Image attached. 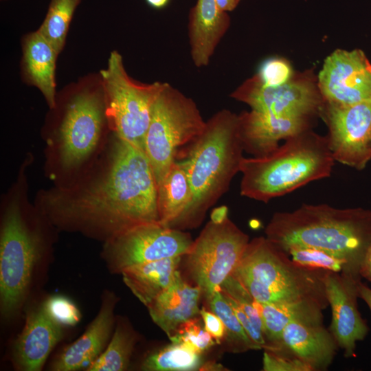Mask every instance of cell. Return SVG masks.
Instances as JSON below:
<instances>
[{
  "mask_svg": "<svg viewBox=\"0 0 371 371\" xmlns=\"http://www.w3.org/2000/svg\"><path fill=\"white\" fill-rule=\"evenodd\" d=\"M171 342L183 344L199 354H203L217 344L205 330L201 315L194 317L181 324L168 337Z\"/></svg>",
  "mask_w": 371,
  "mask_h": 371,
  "instance_id": "obj_30",
  "label": "cell"
},
{
  "mask_svg": "<svg viewBox=\"0 0 371 371\" xmlns=\"http://www.w3.org/2000/svg\"><path fill=\"white\" fill-rule=\"evenodd\" d=\"M34 205L54 225L105 240L159 223L157 183L145 153L113 133L86 170L69 183L38 191Z\"/></svg>",
  "mask_w": 371,
  "mask_h": 371,
  "instance_id": "obj_1",
  "label": "cell"
},
{
  "mask_svg": "<svg viewBox=\"0 0 371 371\" xmlns=\"http://www.w3.org/2000/svg\"><path fill=\"white\" fill-rule=\"evenodd\" d=\"M249 242V236L228 217L226 206L213 210L210 221L183 256L186 272L205 300L232 275Z\"/></svg>",
  "mask_w": 371,
  "mask_h": 371,
  "instance_id": "obj_9",
  "label": "cell"
},
{
  "mask_svg": "<svg viewBox=\"0 0 371 371\" xmlns=\"http://www.w3.org/2000/svg\"><path fill=\"white\" fill-rule=\"evenodd\" d=\"M335 162L326 136L306 130L285 140L268 155L244 157L240 168V195L268 203L329 177Z\"/></svg>",
  "mask_w": 371,
  "mask_h": 371,
  "instance_id": "obj_5",
  "label": "cell"
},
{
  "mask_svg": "<svg viewBox=\"0 0 371 371\" xmlns=\"http://www.w3.org/2000/svg\"><path fill=\"white\" fill-rule=\"evenodd\" d=\"M359 274L326 271L324 283L326 299L331 308L328 330L346 358L355 356L357 343L364 340L370 328L359 311Z\"/></svg>",
  "mask_w": 371,
  "mask_h": 371,
  "instance_id": "obj_15",
  "label": "cell"
},
{
  "mask_svg": "<svg viewBox=\"0 0 371 371\" xmlns=\"http://www.w3.org/2000/svg\"><path fill=\"white\" fill-rule=\"evenodd\" d=\"M265 237L285 252L310 247L338 255L359 270L371 241V210L302 204L291 212H275Z\"/></svg>",
  "mask_w": 371,
  "mask_h": 371,
  "instance_id": "obj_3",
  "label": "cell"
},
{
  "mask_svg": "<svg viewBox=\"0 0 371 371\" xmlns=\"http://www.w3.org/2000/svg\"><path fill=\"white\" fill-rule=\"evenodd\" d=\"M206 301L210 310L214 313L224 324L225 334L222 344H225L226 351L241 353L250 350H258L221 290L213 293Z\"/></svg>",
  "mask_w": 371,
  "mask_h": 371,
  "instance_id": "obj_27",
  "label": "cell"
},
{
  "mask_svg": "<svg viewBox=\"0 0 371 371\" xmlns=\"http://www.w3.org/2000/svg\"><path fill=\"white\" fill-rule=\"evenodd\" d=\"M204 363L203 354L183 344L170 341L147 355L140 368L145 371L201 370Z\"/></svg>",
  "mask_w": 371,
  "mask_h": 371,
  "instance_id": "obj_26",
  "label": "cell"
},
{
  "mask_svg": "<svg viewBox=\"0 0 371 371\" xmlns=\"http://www.w3.org/2000/svg\"><path fill=\"white\" fill-rule=\"evenodd\" d=\"M280 346L303 361L312 371L326 370L339 348L335 337L323 323L301 322H291L285 326Z\"/></svg>",
  "mask_w": 371,
  "mask_h": 371,
  "instance_id": "obj_19",
  "label": "cell"
},
{
  "mask_svg": "<svg viewBox=\"0 0 371 371\" xmlns=\"http://www.w3.org/2000/svg\"><path fill=\"white\" fill-rule=\"evenodd\" d=\"M230 97L248 104L251 110L281 115L312 118L321 114L324 100L312 74L293 77L278 87L262 84L254 76L234 91Z\"/></svg>",
  "mask_w": 371,
  "mask_h": 371,
  "instance_id": "obj_12",
  "label": "cell"
},
{
  "mask_svg": "<svg viewBox=\"0 0 371 371\" xmlns=\"http://www.w3.org/2000/svg\"><path fill=\"white\" fill-rule=\"evenodd\" d=\"M22 58L20 64L23 81L36 87L52 109L56 103L55 70L58 54L38 31L30 32L21 40Z\"/></svg>",
  "mask_w": 371,
  "mask_h": 371,
  "instance_id": "obj_21",
  "label": "cell"
},
{
  "mask_svg": "<svg viewBox=\"0 0 371 371\" xmlns=\"http://www.w3.org/2000/svg\"><path fill=\"white\" fill-rule=\"evenodd\" d=\"M205 124L194 101L164 82L153 104L144 142L157 184L175 163L178 148L193 142Z\"/></svg>",
  "mask_w": 371,
  "mask_h": 371,
  "instance_id": "obj_8",
  "label": "cell"
},
{
  "mask_svg": "<svg viewBox=\"0 0 371 371\" xmlns=\"http://www.w3.org/2000/svg\"><path fill=\"white\" fill-rule=\"evenodd\" d=\"M358 289L359 298L366 304L371 315V288L361 280L358 284Z\"/></svg>",
  "mask_w": 371,
  "mask_h": 371,
  "instance_id": "obj_37",
  "label": "cell"
},
{
  "mask_svg": "<svg viewBox=\"0 0 371 371\" xmlns=\"http://www.w3.org/2000/svg\"><path fill=\"white\" fill-rule=\"evenodd\" d=\"M147 4L154 8V9H163L166 8L170 0H145Z\"/></svg>",
  "mask_w": 371,
  "mask_h": 371,
  "instance_id": "obj_39",
  "label": "cell"
},
{
  "mask_svg": "<svg viewBox=\"0 0 371 371\" xmlns=\"http://www.w3.org/2000/svg\"><path fill=\"white\" fill-rule=\"evenodd\" d=\"M205 330L215 339L217 344H221L225 337V330L222 320L212 311L202 307L200 311Z\"/></svg>",
  "mask_w": 371,
  "mask_h": 371,
  "instance_id": "obj_35",
  "label": "cell"
},
{
  "mask_svg": "<svg viewBox=\"0 0 371 371\" xmlns=\"http://www.w3.org/2000/svg\"><path fill=\"white\" fill-rule=\"evenodd\" d=\"M199 287L184 280L180 271L172 284L146 307L157 325L170 337L187 320L200 315Z\"/></svg>",
  "mask_w": 371,
  "mask_h": 371,
  "instance_id": "obj_20",
  "label": "cell"
},
{
  "mask_svg": "<svg viewBox=\"0 0 371 371\" xmlns=\"http://www.w3.org/2000/svg\"><path fill=\"white\" fill-rule=\"evenodd\" d=\"M297 265L312 270L359 274L345 258L330 251L310 247H292L286 251Z\"/></svg>",
  "mask_w": 371,
  "mask_h": 371,
  "instance_id": "obj_29",
  "label": "cell"
},
{
  "mask_svg": "<svg viewBox=\"0 0 371 371\" xmlns=\"http://www.w3.org/2000/svg\"><path fill=\"white\" fill-rule=\"evenodd\" d=\"M311 117L281 115L251 110L238 115V132L244 151L264 157L285 141L311 129Z\"/></svg>",
  "mask_w": 371,
  "mask_h": 371,
  "instance_id": "obj_16",
  "label": "cell"
},
{
  "mask_svg": "<svg viewBox=\"0 0 371 371\" xmlns=\"http://www.w3.org/2000/svg\"><path fill=\"white\" fill-rule=\"evenodd\" d=\"M359 273L361 278L371 282V241L361 262Z\"/></svg>",
  "mask_w": 371,
  "mask_h": 371,
  "instance_id": "obj_36",
  "label": "cell"
},
{
  "mask_svg": "<svg viewBox=\"0 0 371 371\" xmlns=\"http://www.w3.org/2000/svg\"><path fill=\"white\" fill-rule=\"evenodd\" d=\"M224 367L214 361H205L201 370H225Z\"/></svg>",
  "mask_w": 371,
  "mask_h": 371,
  "instance_id": "obj_40",
  "label": "cell"
},
{
  "mask_svg": "<svg viewBox=\"0 0 371 371\" xmlns=\"http://www.w3.org/2000/svg\"><path fill=\"white\" fill-rule=\"evenodd\" d=\"M244 149L238 132V115L227 109L216 113L190 144L179 161L192 191V202L176 229L197 227L207 211L227 191L240 172Z\"/></svg>",
  "mask_w": 371,
  "mask_h": 371,
  "instance_id": "obj_4",
  "label": "cell"
},
{
  "mask_svg": "<svg viewBox=\"0 0 371 371\" xmlns=\"http://www.w3.org/2000/svg\"><path fill=\"white\" fill-rule=\"evenodd\" d=\"M254 76L262 84L269 87L282 85L293 77L290 63L282 58L266 59Z\"/></svg>",
  "mask_w": 371,
  "mask_h": 371,
  "instance_id": "obj_33",
  "label": "cell"
},
{
  "mask_svg": "<svg viewBox=\"0 0 371 371\" xmlns=\"http://www.w3.org/2000/svg\"><path fill=\"white\" fill-rule=\"evenodd\" d=\"M229 20L228 13L218 8L215 0H196L188 16V23L196 26H220Z\"/></svg>",
  "mask_w": 371,
  "mask_h": 371,
  "instance_id": "obj_34",
  "label": "cell"
},
{
  "mask_svg": "<svg viewBox=\"0 0 371 371\" xmlns=\"http://www.w3.org/2000/svg\"><path fill=\"white\" fill-rule=\"evenodd\" d=\"M32 161L25 157L1 201L0 309L4 319L13 317L21 308L42 251V236L27 218L32 205L27 195L26 171Z\"/></svg>",
  "mask_w": 371,
  "mask_h": 371,
  "instance_id": "obj_6",
  "label": "cell"
},
{
  "mask_svg": "<svg viewBox=\"0 0 371 371\" xmlns=\"http://www.w3.org/2000/svg\"><path fill=\"white\" fill-rule=\"evenodd\" d=\"M49 109L42 128L45 171L55 185H62L91 166L112 133L100 71L65 86Z\"/></svg>",
  "mask_w": 371,
  "mask_h": 371,
  "instance_id": "obj_2",
  "label": "cell"
},
{
  "mask_svg": "<svg viewBox=\"0 0 371 371\" xmlns=\"http://www.w3.org/2000/svg\"><path fill=\"white\" fill-rule=\"evenodd\" d=\"M82 0H50L45 17L37 30L59 54L64 48L69 25Z\"/></svg>",
  "mask_w": 371,
  "mask_h": 371,
  "instance_id": "obj_28",
  "label": "cell"
},
{
  "mask_svg": "<svg viewBox=\"0 0 371 371\" xmlns=\"http://www.w3.org/2000/svg\"><path fill=\"white\" fill-rule=\"evenodd\" d=\"M100 73L111 132L144 152L153 106L164 82L147 84L132 78L126 71L122 55L115 50Z\"/></svg>",
  "mask_w": 371,
  "mask_h": 371,
  "instance_id": "obj_10",
  "label": "cell"
},
{
  "mask_svg": "<svg viewBox=\"0 0 371 371\" xmlns=\"http://www.w3.org/2000/svg\"><path fill=\"white\" fill-rule=\"evenodd\" d=\"M326 308L318 302L308 300L277 304L259 303L267 342L265 348L280 346L283 330L291 322L323 323L322 312Z\"/></svg>",
  "mask_w": 371,
  "mask_h": 371,
  "instance_id": "obj_23",
  "label": "cell"
},
{
  "mask_svg": "<svg viewBox=\"0 0 371 371\" xmlns=\"http://www.w3.org/2000/svg\"><path fill=\"white\" fill-rule=\"evenodd\" d=\"M264 371H312L303 361L284 347L263 349Z\"/></svg>",
  "mask_w": 371,
  "mask_h": 371,
  "instance_id": "obj_31",
  "label": "cell"
},
{
  "mask_svg": "<svg viewBox=\"0 0 371 371\" xmlns=\"http://www.w3.org/2000/svg\"><path fill=\"white\" fill-rule=\"evenodd\" d=\"M137 340V335L129 322L124 319H120L108 345L87 370H127Z\"/></svg>",
  "mask_w": 371,
  "mask_h": 371,
  "instance_id": "obj_25",
  "label": "cell"
},
{
  "mask_svg": "<svg viewBox=\"0 0 371 371\" xmlns=\"http://www.w3.org/2000/svg\"><path fill=\"white\" fill-rule=\"evenodd\" d=\"M192 200V188L186 170L175 161L157 184V205L159 223L176 229Z\"/></svg>",
  "mask_w": 371,
  "mask_h": 371,
  "instance_id": "obj_24",
  "label": "cell"
},
{
  "mask_svg": "<svg viewBox=\"0 0 371 371\" xmlns=\"http://www.w3.org/2000/svg\"><path fill=\"white\" fill-rule=\"evenodd\" d=\"M193 240L182 230L166 227L159 223L139 225L105 240L103 255L113 273L133 265L167 258L183 256Z\"/></svg>",
  "mask_w": 371,
  "mask_h": 371,
  "instance_id": "obj_11",
  "label": "cell"
},
{
  "mask_svg": "<svg viewBox=\"0 0 371 371\" xmlns=\"http://www.w3.org/2000/svg\"><path fill=\"white\" fill-rule=\"evenodd\" d=\"M116 302V296L113 293L106 292L97 316L78 339L58 355L50 367L52 370H87L109 343L115 322Z\"/></svg>",
  "mask_w": 371,
  "mask_h": 371,
  "instance_id": "obj_17",
  "label": "cell"
},
{
  "mask_svg": "<svg viewBox=\"0 0 371 371\" xmlns=\"http://www.w3.org/2000/svg\"><path fill=\"white\" fill-rule=\"evenodd\" d=\"M183 256L133 265L121 272L123 281L146 306L174 281Z\"/></svg>",
  "mask_w": 371,
  "mask_h": 371,
  "instance_id": "obj_22",
  "label": "cell"
},
{
  "mask_svg": "<svg viewBox=\"0 0 371 371\" xmlns=\"http://www.w3.org/2000/svg\"><path fill=\"white\" fill-rule=\"evenodd\" d=\"M63 327L54 322L43 305L30 311L24 327L12 346L16 368L23 371L41 370L49 354L62 339Z\"/></svg>",
  "mask_w": 371,
  "mask_h": 371,
  "instance_id": "obj_18",
  "label": "cell"
},
{
  "mask_svg": "<svg viewBox=\"0 0 371 371\" xmlns=\"http://www.w3.org/2000/svg\"><path fill=\"white\" fill-rule=\"evenodd\" d=\"M49 317L62 327L74 326L81 319V313L76 305L68 297L53 295L42 304Z\"/></svg>",
  "mask_w": 371,
  "mask_h": 371,
  "instance_id": "obj_32",
  "label": "cell"
},
{
  "mask_svg": "<svg viewBox=\"0 0 371 371\" xmlns=\"http://www.w3.org/2000/svg\"><path fill=\"white\" fill-rule=\"evenodd\" d=\"M218 8L225 12L234 10L240 0H215Z\"/></svg>",
  "mask_w": 371,
  "mask_h": 371,
  "instance_id": "obj_38",
  "label": "cell"
},
{
  "mask_svg": "<svg viewBox=\"0 0 371 371\" xmlns=\"http://www.w3.org/2000/svg\"><path fill=\"white\" fill-rule=\"evenodd\" d=\"M326 271L295 264L287 253L259 236L249 240L232 275L260 304L308 300L327 308Z\"/></svg>",
  "mask_w": 371,
  "mask_h": 371,
  "instance_id": "obj_7",
  "label": "cell"
},
{
  "mask_svg": "<svg viewBox=\"0 0 371 371\" xmlns=\"http://www.w3.org/2000/svg\"><path fill=\"white\" fill-rule=\"evenodd\" d=\"M317 85L325 104L346 106L371 99V63L360 49H337L325 59Z\"/></svg>",
  "mask_w": 371,
  "mask_h": 371,
  "instance_id": "obj_14",
  "label": "cell"
},
{
  "mask_svg": "<svg viewBox=\"0 0 371 371\" xmlns=\"http://www.w3.org/2000/svg\"><path fill=\"white\" fill-rule=\"evenodd\" d=\"M320 115L335 161L363 170L371 160V99L346 106L324 104Z\"/></svg>",
  "mask_w": 371,
  "mask_h": 371,
  "instance_id": "obj_13",
  "label": "cell"
}]
</instances>
